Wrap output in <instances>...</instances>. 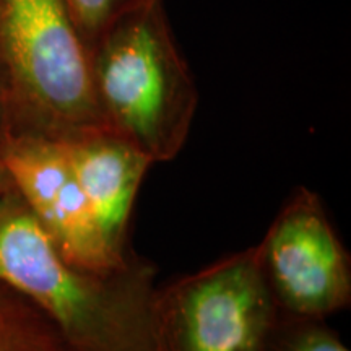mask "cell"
Masks as SVG:
<instances>
[{
  "label": "cell",
  "mask_w": 351,
  "mask_h": 351,
  "mask_svg": "<svg viewBox=\"0 0 351 351\" xmlns=\"http://www.w3.org/2000/svg\"><path fill=\"white\" fill-rule=\"evenodd\" d=\"M13 134H15V124H13L10 91H8L7 80L0 69V152Z\"/></svg>",
  "instance_id": "11"
},
{
  "label": "cell",
  "mask_w": 351,
  "mask_h": 351,
  "mask_svg": "<svg viewBox=\"0 0 351 351\" xmlns=\"http://www.w3.org/2000/svg\"><path fill=\"white\" fill-rule=\"evenodd\" d=\"M101 121L153 163L179 155L191 132L199 91L181 54L163 0L119 16L88 47Z\"/></svg>",
  "instance_id": "2"
},
{
  "label": "cell",
  "mask_w": 351,
  "mask_h": 351,
  "mask_svg": "<svg viewBox=\"0 0 351 351\" xmlns=\"http://www.w3.org/2000/svg\"><path fill=\"white\" fill-rule=\"evenodd\" d=\"M257 249L280 314L327 319L350 306V256L311 189L293 192Z\"/></svg>",
  "instance_id": "5"
},
{
  "label": "cell",
  "mask_w": 351,
  "mask_h": 351,
  "mask_svg": "<svg viewBox=\"0 0 351 351\" xmlns=\"http://www.w3.org/2000/svg\"><path fill=\"white\" fill-rule=\"evenodd\" d=\"M32 213L69 262L95 271H112L122 262L109 252L60 140L33 134L12 135L0 152Z\"/></svg>",
  "instance_id": "6"
},
{
  "label": "cell",
  "mask_w": 351,
  "mask_h": 351,
  "mask_svg": "<svg viewBox=\"0 0 351 351\" xmlns=\"http://www.w3.org/2000/svg\"><path fill=\"white\" fill-rule=\"evenodd\" d=\"M15 191V184H13L10 174H8L7 168L3 166L2 161H0V202L5 199V197L13 194Z\"/></svg>",
  "instance_id": "12"
},
{
  "label": "cell",
  "mask_w": 351,
  "mask_h": 351,
  "mask_svg": "<svg viewBox=\"0 0 351 351\" xmlns=\"http://www.w3.org/2000/svg\"><path fill=\"white\" fill-rule=\"evenodd\" d=\"M267 351H350L326 319L280 314Z\"/></svg>",
  "instance_id": "9"
},
{
  "label": "cell",
  "mask_w": 351,
  "mask_h": 351,
  "mask_svg": "<svg viewBox=\"0 0 351 351\" xmlns=\"http://www.w3.org/2000/svg\"><path fill=\"white\" fill-rule=\"evenodd\" d=\"M60 142L104 244L117 261H129L130 215L153 161L109 129L90 130Z\"/></svg>",
  "instance_id": "7"
},
{
  "label": "cell",
  "mask_w": 351,
  "mask_h": 351,
  "mask_svg": "<svg viewBox=\"0 0 351 351\" xmlns=\"http://www.w3.org/2000/svg\"><path fill=\"white\" fill-rule=\"evenodd\" d=\"M0 69L15 134L65 140L106 129L67 0H0Z\"/></svg>",
  "instance_id": "3"
},
{
  "label": "cell",
  "mask_w": 351,
  "mask_h": 351,
  "mask_svg": "<svg viewBox=\"0 0 351 351\" xmlns=\"http://www.w3.org/2000/svg\"><path fill=\"white\" fill-rule=\"evenodd\" d=\"M147 0H67L83 41L90 47L112 21Z\"/></svg>",
  "instance_id": "10"
},
{
  "label": "cell",
  "mask_w": 351,
  "mask_h": 351,
  "mask_svg": "<svg viewBox=\"0 0 351 351\" xmlns=\"http://www.w3.org/2000/svg\"><path fill=\"white\" fill-rule=\"evenodd\" d=\"M0 283L32 301L73 351H156L155 267L95 271L62 256L19 192L0 202Z\"/></svg>",
  "instance_id": "1"
},
{
  "label": "cell",
  "mask_w": 351,
  "mask_h": 351,
  "mask_svg": "<svg viewBox=\"0 0 351 351\" xmlns=\"http://www.w3.org/2000/svg\"><path fill=\"white\" fill-rule=\"evenodd\" d=\"M278 315L254 245L156 288V351H267Z\"/></svg>",
  "instance_id": "4"
},
{
  "label": "cell",
  "mask_w": 351,
  "mask_h": 351,
  "mask_svg": "<svg viewBox=\"0 0 351 351\" xmlns=\"http://www.w3.org/2000/svg\"><path fill=\"white\" fill-rule=\"evenodd\" d=\"M0 351H73L32 301L0 283Z\"/></svg>",
  "instance_id": "8"
}]
</instances>
